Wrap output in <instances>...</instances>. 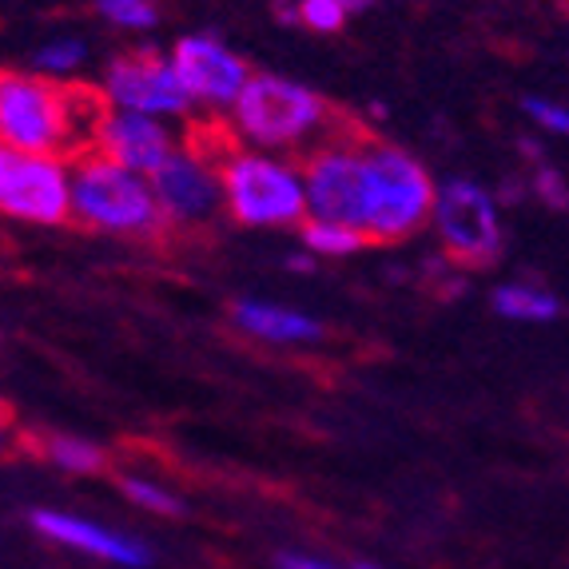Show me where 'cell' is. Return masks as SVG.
<instances>
[{"instance_id":"cell-1","label":"cell","mask_w":569,"mask_h":569,"mask_svg":"<svg viewBox=\"0 0 569 569\" xmlns=\"http://www.w3.org/2000/svg\"><path fill=\"white\" fill-rule=\"evenodd\" d=\"M72 211L92 228L116 231V236H156L163 208L156 188L140 180V171H128L112 160H84L72 176Z\"/></svg>"},{"instance_id":"cell-2","label":"cell","mask_w":569,"mask_h":569,"mask_svg":"<svg viewBox=\"0 0 569 569\" xmlns=\"http://www.w3.org/2000/svg\"><path fill=\"white\" fill-rule=\"evenodd\" d=\"M80 88H57L40 77L9 72L0 80V132L4 148L48 156L60 148L68 128L77 123V108L88 104Z\"/></svg>"},{"instance_id":"cell-3","label":"cell","mask_w":569,"mask_h":569,"mask_svg":"<svg viewBox=\"0 0 569 569\" xmlns=\"http://www.w3.org/2000/svg\"><path fill=\"white\" fill-rule=\"evenodd\" d=\"M367 156V176H370V223L367 236L379 239H399L422 223L435 211L438 191L422 163L410 160L399 148L387 143H370L362 148Z\"/></svg>"},{"instance_id":"cell-4","label":"cell","mask_w":569,"mask_h":569,"mask_svg":"<svg viewBox=\"0 0 569 569\" xmlns=\"http://www.w3.org/2000/svg\"><path fill=\"white\" fill-rule=\"evenodd\" d=\"M223 196L247 228H283L307 208V183L267 156H231L223 168Z\"/></svg>"},{"instance_id":"cell-5","label":"cell","mask_w":569,"mask_h":569,"mask_svg":"<svg viewBox=\"0 0 569 569\" xmlns=\"http://www.w3.org/2000/svg\"><path fill=\"white\" fill-rule=\"evenodd\" d=\"M327 116V104L311 88L295 84L287 77H251L236 104V123L247 140L279 148V143H295L311 136Z\"/></svg>"},{"instance_id":"cell-6","label":"cell","mask_w":569,"mask_h":569,"mask_svg":"<svg viewBox=\"0 0 569 569\" xmlns=\"http://www.w3.org/2000/svg\"><path fill=\"white\" fill-rule=\"evenodd\" d=\"M435 223L447 251L466 267H490L502 251V228L493 200L470 180H447L438 188Z\"/></svg>"},{"instance_id":"cell-7","label":"cell","mask_w":569,"mask_h":569,"mask_svg":"<svg viewBox=\"0 0 569 569\" xmlns=\"http://www.w3.org/2000/svg\"><path fill=\"white\" fill-rule=\"evenodd\" d=\"M0 208L32 223H60L72 211V180L57 156L0 152Z\"/></svg>"},{"instance_id":"cell-8","label":"cell","mask_w":569,"mask_h":569,"mask_svg":"<svg viewBox=\"0 0 569 569\" xmlns=\"http://www.w3.org/2000/svg\"><path fill=\"white\" fill-rule=\"evenodd\" d=\"M307 208L315 219L342 223L367 236L370 223V176L367 156L355 148H327L307 163Z\"/></svg>"},{"instance_id":"cell-9","label":"cell","mask_w":569,"mask_h":569,"mask_svg":"<svg viewBox=\"0 0 569 569\" xmlns=\"http://www.w3.org/2000/svg\"><path fill=\"white\" fill-rule=\"evenodd\" d=\"M29 526L44 541H52V546H64L72 553H84V558L108 561V566H120V569H148L156 558L152 546L143 538H136V533L116 530V526L96 522V518H80V513L52 510V506L32 510Z\"/></svg>"},{"instance_id":"cell-10","label":"cell","mask_w":569,"mask_h":569,"mask_svg":"<svg viewBox=\"0 0 569 569\" xmlns=\"http://www.w3.org/2000/svg\"><path fill=\"white\" fill-rule=\"evenodd\" d=\"M108 100L120 112L136 116H171L188 108V88L180 72L160 52H128L108 68Z\"/></svg>"},{"instance_id":"cell-11","label":"cell","mask_w":569,"mask_h":569,"mask_svg":"<svg viewBox=\"0 0 569 569\" xmlns=\"http://www.w3.org/2000/svg\"><path fill=\"white\" fill-rule=\"evenodd\" d=\"M171 64L191 100H203V104H239L243 88L251 84L247 64L216 37H183Z\"/></svg>"},{"instance_id":"cell-12","label":"cell","mask_w":569,"mask_h":569,"mask_svg":"<svg viewBox=\"0 0 569 569\" xmlns=\"http://www.w3.org/2000/svg\"><path fill=\"white\" fill-rule=\"evenodd\" d=\"M152 188L163 216L180 219V223L208 219L219 208V200H228L223 180L196 152H171L168 163L152 176Z\"/></svg>"},{"instance_id":"cell-13","label":"cell","mask_w":569,"mask_h":569,"mask_svg":"<svg viewBox=\"0 0 569 569\" xmlns=\"http://www.w3.org/2000/svg\"><path fill=\"white\" fill-rule=\"evenodd\" d=\"M96 140H100V156L128 171H160L171 156V140L163 132L156 116H136V112H116L100 116V128H96Z\"/></svg>"},{"instance_id":"cell-14","label":"cell","mask_w":569,"mask_h":569,"mask_svg":"<svg viewBox=\"0 0 569 569\" xmlns=\"http://www.w3.org/2000/svg\"><path fill=\"white\" fill-rule=\"evenodd\" d=\"M236 323L267 342H315L323 335V327L315 323L311 315H299L279 303H259V299L236 303Z\"/></svg>"},{"instance_id":"cell-15","label":"cell","mask_w":569,"mask_h":569,"mask_svg":"<svg viewBox=\"0 0 569 569\" xmlns=\"http://www.w3.org/2000/svg\"><path fill=\"white\" fill-rule=\"evenodd\" d=\"M493 311L502 315V319H513V323H550V319H558L561 303L550 291H541V287L506 283L493 291Z\"/></svg>"},{"instance_id":"cell-16","label":"cell","mask_w":569,"mask_h":569,"mask_svg":"<svg viewBox=\"0 0 569 569\" xmlns=\"http://www.w3.org/2000/svg\"><path fill=\"white\" fill-rule=\"evenodd\" d=\"M44 458L52 466H60L64 475H100L104 470V450L77 435H52L44 442Z\"/></svg>"},{"instance_id":"cell-17","label":"cell","mask_w":569,"mask_h":569,"mask_svg":"<svg viewBox=\"0 0 569 569\" xmlns=\"http://www.w3.org/2000/svg\"><path fill=\"white\" fill-rule=\"evenodd\" d=\"M120 490H123V498H128L132 506H140V510L163 513V518H180L183 513L180 498H176L163 482H156V478H148V475H123Z\"/></svg>"},{"instance_id":"cell-18","label":"cell","mask_w":569,"mask_h":569,"mask_svg":"<svg viewBox=\"0 0 569 569\" xmlns=\"http://www.w3.org/2000/svg\"><path fill=\"white\" fill-rule=\"evenodd\" d=\"M303 243L319 256H351L362 247V231L342 228V223H327V219H315L303 228Z\"/></svg>"},{"instance_id":"cell-19","label":"cell","mask_w":569,"mask_h":569,"mask_svg":"<svg viewBox=\"0 0 569 569\" xmlns=\"http://www.w3.org/2000/svg\"><path fill=\"white\" fill-rule=\"evenodd\" d=\"M359 9H367V0H299V20L315 32H335Z\"/></svg>"},{"instance_id":"cell-20","label":"cell","mask_w":569,"mask_h":569,"mask_svg":"<svg viewBox=\"0 0 569 569\" xmlns=\"http://www.w3.org/2000/svg\"><path fill=\"white\" fill-rule=\"evenodd\" d=\"M96 4L120 29H152L156 20H160L152 0H96Z\"/></svg>"},{"instance_id":"cell-21","label":"cell","mask_w":569,"mask_h":569,"mask_svg":"<svg viewBox=\"0 0 569 569\" xmlns=\"http://www.w3.org/2000/svg\"><path fill=\"white\" fill-rule=\"evenodd\" d=\"M84 60V44L80 40H52L37 52V64L44 72H68V68H77Z\"/></svg>"},{"instance_id":"cell-22","label":"cell","mask_w":569,"mask_h":569,"mask_svg":"<svg viewBox=\"0 0 569 569\" xmlns=\"http://www.w3.org/2000/svg\"><path fill=\"white\" fill-rule=\"evenodd\" d=\"M526 116L541 128H550V132H569V108L566 104H553V100H541V96H530L522 100Z\"/></svg>"},{"instance_id":"cell-23","label":"cell","mask_w":569,"mask_h":569,"mask_svg":"<svg viewBox=\"0 0 569 569\" xmlns=\"http://www.w3.org/2000/svg\"><path fill=\"white\" fill-rule=\"evenodd\" d=\"M276 569H347L331 558H319V553H307V550H283L276 558Z\"/></svg>"},{"instance_id":"cell-24","label":"cell","mask_w":569,"mask_h":569,"mask_svg":"<svg viewBox=\"0 0 569 569\" xmlns=\"http://www.w3.org/2000/svg\"><path fill=\"white\" fill-rule=\"evenodd\" d=\"M533 183H538V196H541V200H546V203H553V208H566V203H569L566 180H561L558 171L541 168V171H538V180H533Z\"/></svg>"},{"instance_id":"cell-25","label":"cell","mask_w":569,"mask_h":569,"mask_svg":"<svg viewBox=\"0 0 569 569\" xmlns=\"http://www.w3.org/2000/svg\"><path fill=\"white\" fill-rule=\"evenodd\" d=\"M355 569H379V566H355Z\"/></svg>"}]
</instances>
